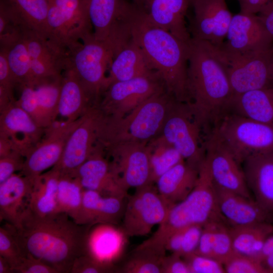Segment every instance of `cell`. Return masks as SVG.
I'll list each match as a JSON object with an SVG mask.
<instances>
[{
  "instance_id": "obj_1",
  "label": "cell",
  "mask_w": 273,
  "mask_h": 273,
  "mask_svg": "<svg viewBox=\"0 0 273 273\" xmlns=\"http://www.w3.org/2000/svg\"><path fill=\"white\" fill-rule=\"evenodd\" d=\"M5 225L24 254L42 260L60 273H70L75 259L89 252L92 226L78 224L64 213L39 216L28 208L16 225Z\"/></svg>"
},
{
  "instance_id": "obj_2",
  "label": "cell",
  "mask_w": 273,
  "mask_h": 273,
  "mask_svg": "<svg viewBox=\"0 0 273 273\" xmlns=\"http://www.w3.org/2000/svg\"><path fill=\"white\" fill-rule=\"evenodd\" d=\"M131 33L150 68L163 81L167 92L178 102L189 103V42L154 24L140 9L133 21Z\"/></svg>"
},
{
  "instance_id": "obj_3",
  "label": "cell",
  "mask_w": 273,
  "mask_h": 273,
  "mask_svg": "<svg viewBox=\"0 0 273 273\" xmlns=\"http://www.w3.org/2000/svg\"><path fill=\"white\" fill-rule=\"evenodd\" d=\"M188 91L192 109L206 127L230 112L235 97L226 73L206 41L189 42Z\"/></svg>"
},
{
  "instance_id": "obj_4",
  "label": "cell",
  "mask_w": 273,
  "mask_h": 273,
  "mask_svg": "<svg viewBox=\"0 0 273 273\" xmlns=\"http://www.w3.org/2000/svg\"><path fill=\"white\" fill-rule=\"evenodd\" d=\"M218 221L224 222L218 210L215 186L204 158L193 190L183 200L171 206L157 231L140 246L165 252L166 241L173 232L191 225L204 226Z\"/></svg>"
},
{
  "instance_id": "obj_5",
  "label": "cell",
  "mask_w": 273,
  "mask_h": 273,
  "mask_svg": "<svg viewBox=\"0 0 273 273\" xmlns=\"http://www.w3.org/2000/svg\"><path fill=\"white\" fill-rule=\"evenodd\" d=\"M176 100L166 90L151 96L123 117L104 115L98 144L105 149L122 142H148L160 135Z\"/></svg>"
},
{
  "instance_id": "obj_6",
  "label": "cell",
  "mask_w": 273,
  "mask_h": 273,
  "mask_svg": "<svg viewBox=\"0 0 273 273\" xmlns=\"http://www.w3.org/2000/svg\"><path fill=\"white\" fill-rule=\"evenodd\" d=\"M206 42L224 69L235 96L273 86V46L242 53Z\"/></svg>"
},
{
  "instance_id": "obj_7",
  "label": "cell",
  "mask_w": 273,
  "mask_h": 273,
  "mask_svg": "<svg viewBox=\"0 0 273 273\" xmlns=\"http://www.w3.org/2000/svg\"><path fill=\"white\" fill-rule=\"evenodd\" d=\"M67 51V68L75 72L94 102L98 103L107 88V72L113 57L110 44L92 34L73 43Z\"/></svg>"
},
{
  "instance_id": "obj_8",
  "label": "cell",
  "mask_w": 273,
  "mask_h": 273,
  "mask_svg": "<svg viewBox=\"0 0 273 273\" xmlns=\"http://www.w3.org/2000/svg\"><path fill=\"white\" fill-rule=\"evenodd\" d=\"M211 133L201 122L188 103L173 102L161 134L181 154L185 161L199 168L205 156V147Z\"/></svg>"
},
{
  "instance_id": "obj_9",
  "label": "cell",
  "mask_w": 273,
  "mask_h": 273,
  "mask_svg": "<svg viewBox=\"0 0 273 273\" xmlns=\"http://www.w3.org/2000/svg\"><path fill=\"white\" fill-rule=\"evenodd\" d=\"M213 131L241 164L249 157L273 152V126L229 112Z\"/></svg>"
},
{
  "instance_id": "obj_10",
  "label": "cell",
  "mask_w": 273,
  "mask_h": 273,
  "mask_svg": "<svg viewBox=\"0 0 273 273\" xmlns=\"http://www.w3.org/2000/svg\"><path fill=\"white\" fill-rule=\"evenodd\" d=\"M95 38L113 44L131 38V29L139 8L130 0H86Z\"/></svg>"
},
{
  "instance_id": "obj_11",
  "label": "cell",
  "mask_w": 273,
  "mask_h": 273,
  "mask_svg": "<svg viewBox=\"0 0 273 273\" xmlns=\"http://www.w3.org/2000/svg\"><path fill=\"white\" fill-rule=\"evenodd\" d=\"M47 27L48 38L66 50L93 34L86 0H50Z\"/></svg>"
},
{
  "instance_id": "obj_12",
  "label": "cell",
  "mask_w": 273,
  "mask_h": 273,
  "mask_svg": "<svg viewBox=\"0 0 273 273\" xmlns=\"http://www.w3.org/2000/svg\"><path fill=\"white\" fill-rule=\"evenodd\" d=\"M164 90L163 82L156 73L114 82L103 93L98 105L105 115L119 118Z\"/></svg>"
},
{
  "instance_id": "obj_13",
  "label": "cell",
  "mask_w": 273,
  "mask_h": 273,
  "mask_svg": "<svg viewBox=\"0 0 273 273\" xmlns=\"http://www.w3.org/2000/svg\"><path fill=\"white\" fill-rule=\"evenodd\" d=\"M153 184L136 189L128 197L123 216V228L127 236H143L160 224L172 205L160 195Z\"/></svg>"
},
{
  "instance_id": "obj_14",
  "label": "cell",
  "mask_w": 273,
  "mask_h": 273,
  "mask_svg": "<svg viewBox=\"0 0 273 273\" xmlns=\"http://www.w3.org/2000/svg\"><path fill=\"white\" fill-rule=\"evenodd\" d=\"M104 117L97 104L81 117L66 142L59 161L54 166L60 173H72L89 158L98 143Z\"/></svg>"
},
{
  "instance_id": "obj_15",
  "label": "cell",
  "mask_w": 273,
  "mask_h": 273,
  "mask_svg": "<svg viewBox=\"0 0 273 273\" xmlns=\"http://www.w3.org/2000/svg\"><path fill=\"white\" fill-rule=\"evenodd\" d=\"M80 118L70 123L56 120L46 128L41 140L25 157L20 173L29 179L32 186L44 171L58 163L66 142Z\"/></svg>"
},
{
  "instance_id": "obj_16",
  "label": "cell",
  "mask_w": 273,
  "mask_h": 273,
  "mask_svg": "<svg viewBox=\"0 0 273 273\" xmlns=\"http://www.w3.org/2000/svg\"><path fill=\"white\" fill-rule=\"evenodd\" d=\"M148 142H122L104 149L112 157L113 169L127 190L152 184Z\"/></svg>"
},
{
  "instance_id": "obj_17",
  "label": "cell",
  "mask_w": 273,
  "mask_h": 273,
  "mask_svg": "<svg viewBox=\"0 0 273 273\" xmlns=\"http://www.w3.org/2000/svg\"><path fill=\"white\" fill-rule=\"evenodd\" d=\"M205 159L216 187L251 198L240 164L213 130L206 144Z\"/></svg>"
},
{
  "instance_id": "obj_18",
  "label": "cell",
  "mask_w": 273,
  "mask_h": 273,
  "mask_svg": "<svg viewBox=\"0 0 273 273\" xmlns=\"http://www.w3.org/2000/svg\"><path fill=\"white\" fill-rule=\"evenodd\" d=\"M194 16L189 29L191 37L213 45L224 41L233 15L225 0H192Z\"/></svg>"
},
{
  "instance_id": "obj_19",
  "label": "cell",
  "mask_w": 273,
  "mask_h": 273,
  "mask_svg": "<svg viewBox=\"0 0 273 273\" xmlns=\"http://www.w3.org/2000/svg\"><path fill=\"white\" fill-rule=\"evenodd\" d=\"M45 130L16 102L0 111V139L24 157L41 140Z\"/></svg>"
},
{
  "instance_id": "obj_20",
  "label": "cell",
  "mask_w": 273,
  "mask_h": 273,
  "mask_svg": "<svg viewBox=\"0 0 273 273\" xmlns=\"http://www.w3.org/2000/svg\"><path fill=\"white\" fill-rule=\"evenodd\" d=\"M105 150L97 144L89 158L72 174L79 179L84 190L96 191L103 196L127 197L111 162L104 157Z\"/></svg>"
},
{
  "instance_id": "obj_21",
  "label": "cell",
  "mask_w": 273,
  "mask_h": 273,
  "mask_svg": "<svg viewBox=\"0 0 273 273\" xmlns=\"http://www.w3.org/2000/svg\"><path fill=\"white\" fill-rule=\"evenodd\" d=\"M222 46L233 52H249L268 48L273 39L258 16L240 12L233 15Z\"/></svg>"
},
{
  "instance_id": "obj_22",
  "label": "cell",
  "mask_w": 273,
  "mask_h": 273,
  "mask_svg": "<svg viewBox=\"0 0 273 273\" xmlns=\"http://www.w3.org/2000/svg\"><path fill=\"white\" fill-rule=\"evenodd\" d=\"M24 36L34 81L64 72L68 64L66 50L29 27L26 29Z\"/></svg>"
},
{
  "instance_id": "obj_23",
  "label": "cell",
  "mask_w": 273,
  "mask_h": 273,
  "mask_svg": "<svg viewBox=\"0 0 273 273\" xmlns=\"http://www.w3.org/2000/svg\"><path fill=\"white\" fill-rule=\"evenodd\" d=\"M215 188L219 213L224 221L231 227L267 221L270 212L255 200L216 186Z\"/></svg>"
},
{
  "instance_id": "obj_24",
  "label": "cell",
  "mask_w": 273,
  "mask_h": 273,
  "mask_svg": "<svg viewBox=\"0 0 273 273\" xmlns=\"http://www.w3.org/2000/svg\"><path fill=\"white\" fill-rule=\"evenodd\" d=\"M190 5L189 0H144V11L154 24L189 42L192 37L186 18Z\"/></svg>"
},
{
  "instance_id": "obj_25",
  "label": "cell",
  "mask_w": 273,
  "mask_h": 273,
  "mask_svg": "<svg viewBox=\"0 0 273 273\" xmlns=\"http://www.w3.org/2000/svg\"><path fill=\"white\" fill-rule=\"evenodd\" d=\"M243 163L246 183L255 200L267 211H273V152L252 155Z\"/></svg>"
},
{
  "instance_id": "obj_26",
  "label": "cell",
  "mask_w": 273,
  "mask_h": 273,
  "mask_svg": "<svg viewBox=\"0 0 273 273\" xmlns=\"http://www.w3.org/2000/svg\"><path fill=\"white\" fill-rule=\"evenodd\" d=\"M155 73L149 67L141 49L131 37L113 51L108 72L107 87L114 82Z\"/></svg>"
},
{
  "instance_id": "obj_27",
  "label": "cell",
  "mask_w": 273,
  "mask_h": 273,
  "mask_svg": "<svg viewBox=\"0 0 273 273\" xmlns=\"http://www.w3.org/2000/svg\"><path fill=\"white\" fill-rule=\"evenodd\" d=\"M32 185L21 173H15L0 184V217L16 225L28 208Z\"/></svg>"
},
{
  "instance_id": "obj_28",
  "label": "cell",
  "mask_w": 273,
  "mask_h": 273,
  "mask_svg": "<svg viewBox=\"0 0 273 273\" xmlns=\"http://www.w3.org/2000/svg\"><path fill=\"white\" fill-rule=\"evenodd\" d=\"M95 104L75 72L67 67L63 72L58 103L59 120L68 123L75 121Z\"/></svg>"
},
{
  "instance_id": "obj_29",
  "label": "cell",
  "mask_w": 273,
  "mask_h": 273,
  "mask_svg": "<svg viewBox=\"0 0 273 273\" xmlns=\"http://www.w3.org/2000/svg\"><path fill=\"white\" fill-rule=\"evenodd\" d=\"M125 198L103 196L96 191L84 190L81 224H116L123 218Z\"/></svg>"
},
{
  "instance_id": "obj_30",
  "label": "cell",
  "mask_w": 273,
  "mask_h": 273,
  "mask_svg": "<svg viewBox=\"0 0 273 273\" xmlns=\"http://www.w3.org/2000/svg\"><path fill=\"white\" fill-rule=\"evenodd\" d=\"M199 174V168L185 161L162 174L156 181L157 190L162 198L170 204L178 203L194 189Z\"/></svg>"
},
{
  "instance_id": "obj_31",
  "label": "cell",
  "mask_w": 273,
  "mask_h": 273,
  "mask_svg": "<svg viewBox=\"0 0 273 273\" xmlns=\"http://www.w3.org/2000/svg\"><path fill=\"white\" fill-rule=\"evenodd\" d=\"M230 112L273 126V86L235 96Z\"/></svg>"
},
{
  "instance_id": "obj_32",
  "label": "cell",
  "mask_w": 273,
  "mask_h": 273,
  "mask_svg": "<svg viewBox=\"0 0 273 273\" xmlns=\"http://www.w3.org/2000/svg\"><path fill=\"white\" fill-rule=\"evenodd\" d=\"M111 225L102 227L96 234L89 235L88 253L103 263L114 266V262L124 252L127 235L122 229Z\"/></svg>"
},
{
  "instance_id": "obj_33",
  "label": "cell",
  "mask_w": 273,
  "mask_h": 273,
  "mask_svg": "<svg viewBox=\"0 0 273 273\" xmlns=\"http://www.w3.org/2000/svg\"><path fill=\"white\" fill-rule=\"evenodd\" d=\"M60 171L55 167L43 173L32 186L28 209L46 216L57 213V192Z\"/></svg>"
},
{
  "instance_id": "obj_34",
  "label": "cell",
  "mask_w": 273,
  "mask_h": 273,
  "mask_svg": "<svg viewBox=\"0 0 273 273\" xmlns=\"http://www.w3.org/2000/svg\"><path fill=\"white\" fill-rule=\"evenodd\" d=\"M63 73L36 80L34 87L38 105V125L47 128L57 119Z\"/></svg>"
},
{
  "instance_id": "obj_35",
  "label": "cell",
  "mask_w": 273,
  "mask_h": 273,
  "mask_svg": "<svg viewBox=\"0 0 273 273\" xmlns=\"http://www.w3.org/2000/svg\"><path fill=\"white\" fill-rule=\"evenodd\" d=\"M231 235L235 253L251 256L259 260L265 239L273 233V226L262 222L231 227Z\"/></svg>"
},
{
  "instance_id": "obj_36",
  "label": "cell",
  "mask_w": 273,
  "mask_h": 273,
  "mask_svg": "<svg viewBox=\"0 0 273 273\" xmlns=\"http://www.w3.org/2000/svg\"><path fill=\"white\" fill-rule=\"evenodd\" d=\"M84 189L78 178L71 173H61L57 192V213L67 214L81 224L82 197Z\"/></svg>"
},
{
  "instance_id": "obj_37",
  "label": "cell",
  "mask_w": 273,
  "mask_h": 273,
  "mask_svg": "<svg viewBox=\"0 0 273 273\" xmlns=\"http://www.w3.org/2000/svg\"><path fill=\"white\" fill-rule=\"evenodd\" d=\"M151 168V183H156L162 174L184 161L179 152L160 134L147 143Z\"/></svg>"
},
{
  "instance_id": "obj_38",
  "label": "cell",
  "mask_w": 273,
  "mask_h": 273,
  "mask_svg": "<svg viewBox=\"0 0 273 273\" xmlns=\"http://www.w3.org/2000/svg\"><path fill=\"white\" fill-rule=\"evenodd\" d=\"M24 34L7 46L0 47L6 52L9 65L17 86L32 84L34 81Z\"/></svg>"
},
{
  "instance_id": "obj_39",
  "label": "cell",
  "mask_w": 273,
  "mask_h": 273,
  "mask_svg": "<svg viewBox=\"0 0 273 273\" xmlns=\"http://www.w3.org/2000/svg\"><path fill=\"white\" fill-rule=\"evenodd\" d=\"M32 29L48 38L47 17L50 0H5Z\"/></svg>"
},
{
  "instance_id": "obj_40",
  "label": "cell",
  "mask_w": 273,
  "mask_h": 273,
  "mask_svg": "<svg viewBox=\"0 0 273 273\" xmlns=\"http://www.w3.org/2000/svg\"><path fill=\"white\" fill-rule=\"evenodd\" d=\"M29 27L5 0H0V46L5 47L22 36Z\"/></svg>"
},
{
  "instance_id": "obj_41",
  "label": "cell",
  "mask_w": 273,
  "mask_h": 273,
  "mask_svg": "<svg viewBox=\"0 0 273 273\" xmlns=\"http://www.w3.org/2000/svg\"><path fill=\"white\" fill-rule=\"evenodd\" d=\"M134 254L124 264V273H161V264L165 254L146 248H136Z\"/></svg>"
},
{
  "instance_id": "obj_42",
  "label": "cell",
  "mask_w": 273,
  "mask_h": 273,
  "mask_svg": "<svg viewBox=\"0 0 273 273\" xmlns=\"http://www.w3.org/2000/svg\"><path fill=\"white\" fill-rule=\"evenodd\" d=\"M230 228L223 221H216L213 240V258L223 264L234 254Z\"/></svg>"
},
{
  "instance_id": "obj_43",
  "label": "cell",
  "mask_w": 273,
  "mask_h": 273,
  "mask_svg": "<svg viewBox=\"0 0 273 273\" xmlns=\"http://www.w3.org/2000/svg\"><path fill=\"white\" fill-rule=\"evenodd\" d=\"M223 266L227 273H268L259 260L235 253L223 263Z\"/></svg>"
},
{
  "instance_id": "obj_44",
  "label": "cell",
  "mask_w": 273,
  "mask_h": 273,
  "mask_svg": "<svg viewBox=\"0 0 273 273\" xmlns=\"http://www.w3.org/2000/svg\"><path fill=\"white\" fill-rule=\"evenodd\" d=\"M25 254L23 253L10 231L4 226L0 228V256L5 258L14 267Z\"/></svg>"
},
{
  "instance_id": "obj_45",
  "label": "cell",
  "mask_w": 273,
  "mask_h": 273,
  "mask_svg": "<svg viewBox=\"0 0 273 273\" xmlns=\"http://www.w3.org/2000/svg\"><path fill=\"white\" fill-rule=\"evenodd\" d=\"M183 258L189 267L190 273L225 272L223 264L214 258L193 253Z\"/></svg>"
},
{
  "instance_id": "obj_46",
  "label": "cell",
  "mask_w": 273,
  "mask_h": 273,
  "mask_svg": "<svg viewBox=\"0 0 273 273\" xmlns=\"http://www.w3.org/2000/svg\"><path fill=\"white\" fill-rule=\"evenodd\" d=\"M114 270V266L103 263L88 252L75 259L70 273H106Z\"/></svg>"
},
{
  "instance_id": "obj_47",
  "label": "cell",
  "mask_w": 273,
  "mask_h": 273,
  "mask_svg": "<svg viewBox=\"0 0 273 273\" xmlns=\"http://www.w3.org/2000/svg\"><path fill=\"white\" fill-rule=\"evenodd\" d=\"M17 86V83L9 65L6 52L0 48V93L15 100L14 90Z\"/></svg>"
},
{
  "instance_id": "obj_48",
  "label": "cell",
  "mask_w": 273,
  "mask_h": 273,
  "mask_svg": "<svg viewBox=\"0 0 273 273\" xmlns=\"http://www.w3.org/2000/svg\"><path fill=\"white\" fill-rule=\"evenodd\" d=\"M17 273H60L55 268L29 254H25L14 267Z\"/></svg>"
},
{
  "instance_id": "obj_49",
  "label": "cell",
  "mask_w": 273,
  "mask_h": 273,
  "mask_svg": "<svg viewBox=\"0 0 273 273\" xmlns=\"http://www.w3.org/2000/svg\"><path fill=\"white\" fill-rule=\"evenodd\" d=\"M25 157L20 153L12 151L0 157V184L3 183L17 171L23 168Z\"/></svg>"
},
{
  "instance_id": "obj_50",
  "label": "cell",
  "mask_w": 273,
  "mask_h": 273,
  "mask_svg": "<svg viewBox=\"0 0 273 273\" xmlns=\"http://www.w3.org/2000/svg\"><path fill=\"white\" fill-rule=\"evenodd\" d=\"M203 226L191 225L184 228L179 256L182 257L195 253L197 249Z\"/></svg>"
},
{
  "instance_id": "obj_51",
  "label": "cell",
  "mask_w": 273,
  "mask_h": 273,
  "mask_svg": "<svg viewBox=\"0 0 273 273\" xmlns=\"http://www.w3.org/2000/svg\"><path fill=\"white\" fill-rule=\"evenodd\" d=\"M216 222L213 221L203 226L200 241L195 253L213 258V240Z\"/></svg>"
},
{
  "instance_id": "obj_52",
  "label": "cell",
  "mask_w": 273,
  "mask_h": 273,
  "mask_svg": "<svg viewBox=\"0 0 273 273\" xmlns=\"http://www.w3.org/2000/svg\"><path fill=\"white\" fill-rule=\"evenodd\" d=\"M161 273H190L189 267L181 256L171 254L165 256L161 264Z\"/></svg>"
},
{
  "instance_id": "obj_53",
  "label": "cell",
  "mask_w": 273,
  "mask_h": 273,
  "mask_svg": "<svg viewBox=\"0 0 273 273\" xmlns=\"http://www.w3.org/2000/svg\"><path fill=\"white\" fill-rule=\"evenodd\" d=\"M240 7V12L256 14L266 5L273 0H237Z\"/></svg>"
},
{
  "instance_id": "obj_54",
  "label": "cell",
  "mask_w": 273,
  "mask_h": 273,
  "mask_svg": "<svg viewBox=\"0 0 273 273\" xmlns=\"http://www.w3.org/2000/svg\"><path fill=\"white\" fill-rule=\"evenodd\" d=\"M269 35L273 39V1L266 5L257 15Z\"/></svg>"
},
{
  "instance_id": "obj_55",
  "label": "cell",
  "mask_w": 273,
  "mask_h": 273,
  "mask_svg": "<svg viewBox=\"0 0 273 273\" xmlns=\"http://www.w3.org/2000/svg\"><path fill=\"white\" fill-rule=\"evenodd\" d=\"M184 228L173 232L167 239L165 250L179 255L183 238Z\"/></svg>"
},
{
  "instance_id": "obj_56",
  "label": "cell",
  "mask_w": 273,
  "mask_h": 273,
  "mask_svg": "<svg viewBox=\"0 0 273 273\" xmlns=\"http://www.w3.org/2000/svg\"><path fill=\"white\" fill-rule=\"evenodd\" d=\"M273 254V235H270L265 240L262 246L259 260L260 262L268 255Z\"/></svg>"
},
{
  "instance_id": "obj_57",
  "label": "cell",
  "mask_w": 273,
  "mask_h": 273,
  "mask_svg": "<svg viewBox=\"0 0 273 273\" xmlns=\"http://www.w3.org/2000/svg\"><path fill=\"white\" fill-rule=\"evenodd\" d=\"M0 273H14L10 263L1 256H0Z\"/></svg>"
},
{
  "instance_id": "obj_58",
  "label": "cell",
  "mask_w": 273,
  "mask_h": 273,
  "mask_svg": "<svg viewBox=\"0 0 273 273\" xmlns=\"http://www.w3.org/2000/svg\"><path fill=\"white\" fill-rule=\"evenodd\" d=\"M261 263L268 273H273V254L264 258Z\"/></svg>"
},
{
  "instance_id": "obj_59",
  "label": "cell",
  "mask_w": 273,
  "mask_h": 273,
  "mask_svg": "<svg viewBox=\"0 0 273 273\" xmlns=\"http://www.w3.org/2000/svg\"><path fill=\"white\" fill-rule=\"evenodd\" d=\"M132 2L140 9H143L144 7V0H132Z\"/></svg>"
},
{
  "instance_id": "obj_60",
  "label": "cell",
  "mask_w": 273,
  "mask_h": 273,
  "mask_svg": "<svg viewBox=\"0 0 273 273\" xmlns=\"http://www.w3.org/2000/svg\"><path fill=\"white\" fill-rule=\"evenodd\" d=\"M192 0H189V2H190V4H191V2Z\"/></svg>"
},
{
  "instance_id": "obj_61",
  "label": "cell",
  "mask_w": 273,
  "mask_h": 273,
  "mask_svg": "<svg viewBox=\"0 0 273 273\" xmlns=\"http://www.w3.org/2000/svg\"><path fill=\"white\" fill-rule=\"evenodd\" d=\"M272 73H273V63H272Z\"/></svg>"
}]
</instances>
